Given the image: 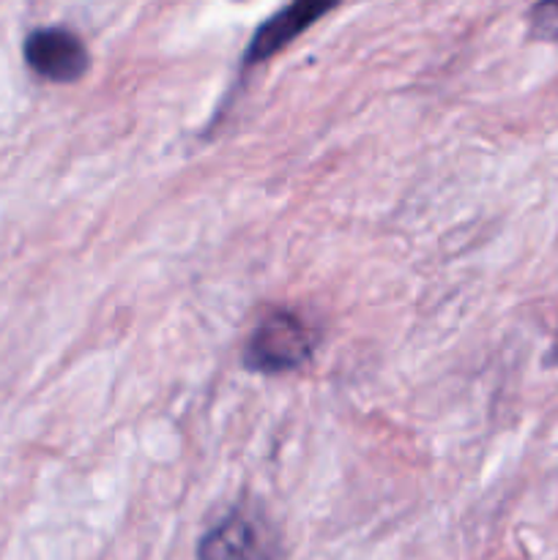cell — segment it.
<instances>
[{
	"label": "cell",
	"instance_id": "6da1fadb",
	"mask_svg": "<svg viewBox=\"0 0 558 560\" xmlns=\"http://www.w3.org/2000/svg\"><path fill=\"white\" fill-rule=\"evenodd\" d=\"M312 353V334L299 315L277 310L257 323L246 345V366L257 372H288Z\"/></svg>",
	"mask_w": 558,
	"mask_h": 560
},
{
	"label": "cell",
	"instance_id": "3957f363",
	"mask_svg": "<svg viewBox=\"0 0 558 560\" xmlns=\"http://www.w3.org/2000/svg\"><path fill=\"white\" fill-rule=\"evenodd\" d=\"M200 560H274L271 534L252 514L233 512L200 541Z\"/></svg>",
	"mask_w": 558,
	"mask_h": 560
},
{
	"label": "cell",
	"instance_id": "5b68a950",
	"mask_svg": "<svg viewBox=\"0 0 558 560\" xmlns=\"http://www.w3.org/2000/svg\"><path fill=\"white\" fill-rule=\"evenodd\" d=\"M531 31L539 38H558V3H539L531 9Z\"/></svg>",
	"mask_w": 558,
	"mask_h": 560
},
{
	"label": "cell",
	"instance_id": "277c9868",
	"mask_svg": "<svg viewBox=\"0 0 558 560\" xmlns=\"http://www.w3.org/2000/svg\"><path fill=\"white\" fill-rule=\"evenodd\" d=\"M332 9V3H310V0H301V3H290L284 5V9H279L277 14L268 16V20L257 27L255 36H252L249 49H246V63H257V60L271 58L274 52L288 47L301 31H306L312 22H317Z\"/></svg>",
	"mask_w": 558,
	"mask_h": 560
},
{
	"label": "cell",
	"instance_id": "7a4b0ae2",
	"mask_svg": "<svg viewBox=\"0 0 558 560\" xmlns=\"http://www.w3.org/2000/svg\"><path fill=\"white\" fill-rule=\"evenodd\" d=\"M25 60L53 82H74L88 69V49L66 27H38L25 38Z\"/></svg>",
	"mask_w": 558,
	"mask_h": 560
}]
</instances>
